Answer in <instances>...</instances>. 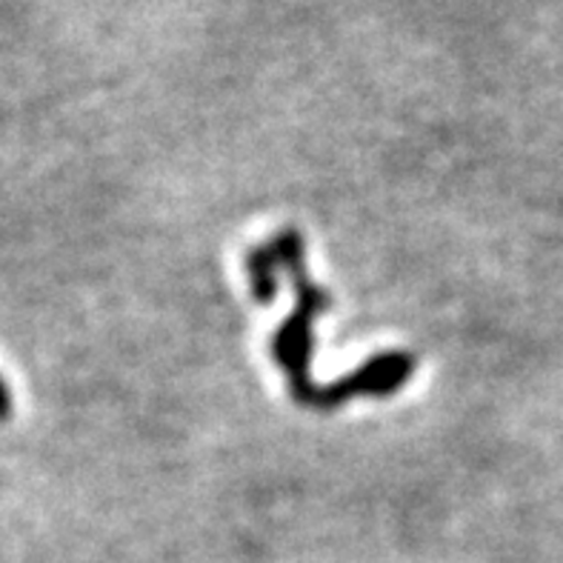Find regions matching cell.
<instances>
[{"instance_id":"3","label":"cell","mask_w":563,"mask_h":563,"mask_svg":"<svg viewBox=\"0 0 563 563\" xmlns=\"http://www.w3.org/2000/svg\"><path fill=\"white\" fill-rule=\"evenodd\" d=\"M12 412H14L12 393H9V386L3 384V378H0V423H7L9 418H12Z\"/></svg>"},{"instance_id":"2","label":"cell","mask_w":563,"mask_h":563,"mask_svg":"<svg viewBox=\"0 0 563 563\" xmlns=\"http://www.w3.org/2000/svg\"><path fill=\"white\" fill-rule=\"evenodd\" d=\"M280 264L278 252H275V243L272 246H257V250L250 252L246 257V266H250V278H252V295L261 303H269L278 292L275 286V266Z\"/></svg>"},{"instance_id":"1","label":"cell","mask_w":563,"mask_h":563,"mask_svg":"<svg viewBox=\"0 0 563 563\" xmlns=\"http://www.w3.org/2000/svg\"><path fill=\"white\" fill-rule=\"evenodd\" d=\"M415 369V357L407 352H386L364 364L357 372H350L332 386H321L312 409H338L355 395H389L407 384Z\"/></svg>"}]
</instances>
